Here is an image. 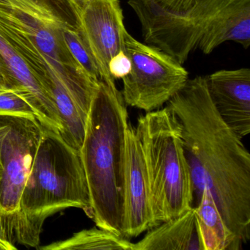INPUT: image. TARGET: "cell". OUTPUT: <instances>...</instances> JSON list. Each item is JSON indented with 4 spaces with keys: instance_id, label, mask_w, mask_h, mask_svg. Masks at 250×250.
<instances>
[{
    "instance_id": "obj_8",
    "label": "cell",
    "mask_w": 250,
    "mask_h": 250,
    "mask_svg": "<svg viewBox=\"0 0 250 250\" xmlns=\"http://www.w3.org/2000/svg\"><path fill=\"white\" fill-rule=\"evenodd\" d=\"M82 33L100 71L102 81L112 84L109 62L124 51L125 30L120 0H71Z\"/></svg>"
},
{
    "instance_id": "obj_19",
    "label": "cell",
    "mask_w": 250,
    "mask_h": 250,
    "mask_svg": "<svg viewBox=\"0 0 250 250\" xmlns=\"http://www.w3.org/2000/svg\"><path fill=\"white\" fill-rule=\"evenodd\" d=\"M17 247L11 241L7 229L5 216L0 208V250H16Z\"/></svg>"
},
{
    "instance_id": "obj_17",
    "label": "cell",
    "mask_w": 250,
    "mask_h": 250,
    "mask_svg": "<svg viewBox=\"0 0 250 250\" xmlns=\"http://www.w3.org/2000/svg\"><path fill=\"white\" fill-rule=\"evenodd\" d=\"M0 114L36 117L28 102L20 93L13 90H0Z\"/></svg>"
},
{
    "instance_id": "obj_13",
    "label": "cell",
    "mask_w": 250,
    "mask_h": 250,
    "mask_svg": "<svg viewBox=\"0 0 250 250\" xmlns=\"http://www.w3.org/2000/svg\"><path fill=\"white\" fill-rule=\"evenodd\" d=\"M205 250L195 208L152 229L134 243V250Z\"/></svg>"
},
{
    "instance_id": "obj_21",
    "label": "cell",
    "mask_w": 250,
    "mask_h": 250,
    "mask_svg": "<svg viewBox=\"0 0 250 250\" xmlns=\"http://www.w3.org/2000/svg\"><path fill=\"white\" fill-rule=\"evenodd\" d=\"M0 5L8 6V5H11V4H10L9 0H0Z\"/></svg>"
},
{
    "instance_id": "obj_6",
    "label": "cell",
    "mask_w": 250,
    "mask_h": 250,
    "mask_svg": "<svg viewBox=\"0 0 250 250\" xmlns=\"http://www.w3.org/2000/svg\"><path fill=\"white\" fill-rule=\"evenodd\" d=\"M124 49L131 62V71L122 79L127 106L146 112L160 109L185 86L188 72L170 55L138 42L127 31Z\"/></svg>"
},
{
    "instance_id": "obj_4",
    "label": "cell",
    "mask_w": 250,
    "mask_h": 250,
    "mask_svg": "<svg viewBox=\"0 0 250 250\" xmlns=\"http://www.w3.org/2000/svg\"><path fill=\"white\" fill-rule=\"evenodd\" d=\"M134 129L146 162L156 227L192 208V181L182 127L167 106L140 117Z\"/></svg>"
},
{
    "instance_id": "obj_12",
    "label": "cell",
    "mask_w": 250,
    "mask_h": 250,
    "mask_svg": "<svg viewBox=\"0 0 250 250\" xmlns=\"http://www.w3.org/2000/svg\"><path fill=\"white\" fill-rule=\"evenodd\" d=\"M226 42L250 46V0H227L205 30L197 47L205 55Z\"/></svg>"
},
{
    "instance_id": "obj_7",
    "label": "cell",
    "mask_w": 250,
    "mask_h": 250,
    "mask_svg": "<svg viewBox=\"0 0 250 250\" xmlns=\"http://www.w3.org/2000/svg\"><path fill=\"white\" fill-rule=\"evenodd\" d=\"M42 134L43 125L36 117L0 114V208L14 243L20 199Z\"/></svg>"
},
{
    "instance_id": "obj_15",
    "label": "cell",
    "mask_w": 250,
    "mask_h": 250,
    "mask_svg": "<svg viewBox=\"0 0 250 250\" xmlns=\"http://www.w3.org/2000/svg\"><path fill=\"white\" fill-rule=\"evenodd\" d=\"M43 250H134V243L109 231L95 227L83 229L64 241L39 247Z\"/></svg>"
},
{
    "instance_id": "obj_11",
    "label": "cell",
    "mask_w": 250,
    "mask_h": 250,
    "mask_svg": "<svg viewBox=\"0 0 250 250\" xmlns=\"http://www.w3.org/2000/svg\"><path fill=\"white\" fill-rule=\"evenodd\" d=\"M210 99L224 122L239 137L250 133V69L221 70L205 77Z\"/></svg>"
},
{
    "instance_id": "obj_1",
    "label": "cell",
    "mask_w": 250,
    "mask_h": 250,
    "mask_svg": "<svg viewBox=\"0 0 250 250\" xmlns=\"http://www.w3.org/2000/svg\"><path fill=\"white\" fill-rule=\"evenodd\" d=\"M167 103L182 127L192 207L207 188L240 248L250 238V153L216 111L205 77L188 79Z\"/></svg>"
},
{
    "instance_id": "obj_16",
    "label": "cell",
    "mask_w": 250,
    "mask_h": 250,
    "mask_svg": "<svg viewBox=\"0 0 250 250\" xmlns=\"http://www.w3.org/2000/svg\"><path fill=\"white\" fill-rule=\"evenodd\" d=\"M65 43L76 61L93 80L102 81L100 71L81 29L62 28Z\"/></svg>"
},
{
    "instance_id": "obj_2",
    "label": "cell",
    "mask_w": 250,
    "mask_h": 250,
    "mask_svg": "<svg viewBox=\"0 0 250 250\" xmlns=\"http://www.w3.org/2000/svg\"><path fill=\"white\" fill-rule=\"evenodd\" d=\"M129 124L127 105L115 83L100 81L80 151L90 194L87 215L96 226L124 238V166Z\"/></svg>"
},
{
    "instance_id": "obj_10",
    "label": "cell",
    "mask_w": 250,
    "mask_h": 250,
    "mask_svg": "<svg viewBox=\"0 0 250 250\" xmlns=\"http://www.w3.org/2000/svg\"><path fill=\"white\" fill-rule=\"evenodd\" d=\"M124 215L126 239L154 228L148 177L140 140L131 124L125 136Z\"/></svg>"
},
{
    "instance_id": "obj_18",
    "label": "cell",
    "mask_w": 250,
    "mask_h": 250,
    "mask_svg": "<svg viewBox=\"0 0 250 250\" xmlns=\"http://www.w3.org/2000/svg\"><path fill=\"white\" fill-rule=\"evenodd\" d=\"M131 62L124 51L118 53L109 62V73L114 80L123 79L129 74Z\"/></svg>"
},
{
    "instance_id": "obj_20",
    "label": "cell",
    "mask_w": 250,
    "mask_h": 250,
    "mask_svg": "<svg viewBox=\"0 0 250 250\" xmlns=\"http://www.w3.org/2000/svg\"><path fill=\"white\" fill-rule=\"evenodd\" d=\"M10 90V89L8 88V84H7L6 80H5L2 68L0 66V90Z\"/></svg>"
},
{
    "instance_id": "obj_14",
    "label": "cell",
    "mask_w": 250,
    "mask_h": 250,
    "mask_svg": "<svg viewBox=\"0 0 250 250\" xmlns=\"http://www.w3.org/2000/svg\"><path fill=\"white\" fill-rule=\"evenodd\" d=\"M205 250H236L238 247L215 203L209 190L203 189L195 207Z\"/></svg>"
},
{
    "instance_id": "obj_3",
    "label": "cell",
    "mask_w": 250,
    "mask_h": 250,
    "mask_svg": "<svg viewBox=\"0 0 250 250\" xmlns=\"http://www.w3.org/2000/svg\"><path fill=\"white\" fill-rule=\"evenodd\" d=\"M88 186L78 150L58 131L43 126V134L24 185L13 238L38 247L43 223L68 208L90 209Z\"/></svg>"
},
{
    "instance_id": "obj_9",
    "label": "cell",
    "mask_w": 250,
    "mask_h": 250,
    "mask_svg": "<svg viewBox=\"0 0 250 250\" xmlns=\"http://www.w3.org/2000/svg\"><path fill=\"white\" fill-rule=\"evenodd\" d=\"M0 66L8 88L20 93L28 102L43 126L61 134L62 124L49 90L1 24Z\"/></svg>"
},
{
    "instance_id": "obj_5",
    "label": "cell",
    "mask_w": 250,
    "mask_h": 250,
    "mask_svg": "<svg viewBox=\"0 0 250 250\" xmlns=\"http://www.w3.org/2000/svg\"><path fill=\"white\" fill-rule=\"evenodd\" d=\"M227 0H128L145 43L181 65L197 48L208 24Z\"/></svg>"
}]
</instances>
